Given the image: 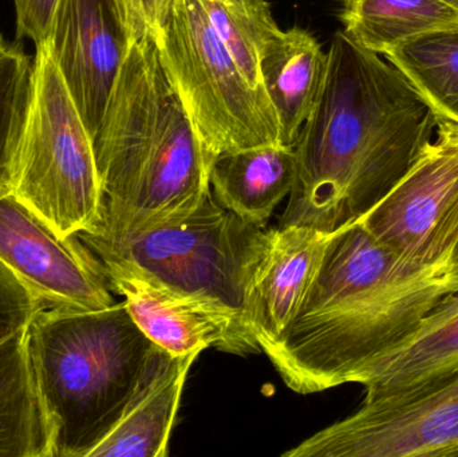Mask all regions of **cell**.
<instances>
[{"label":"cell","instance_id":"cell-17","mask_svg":"<svg viewBox=\"0 0 458 457\" xmlns=\"http://www.w3.org/2000/svg\"><path fill=\"white\" fill-rule=\"evenodd\" d=\"M0 457H55L27 327L0 343Z\"/></svg>","mask_w":458,"mask_h":457},{"label":"cell","instance_id":"cell-7","mask_svg":"<svg viewBox=\"0 0 458 457\" xmlns=\"http://www.w3.org/2000/svg\"><path fill=\"white\" fill-rule=\"evenodd\" d=\"M78 236L97 257L133 262L180 292L223 303L244 324L268 246V231L220 206L214 193L195 214L174 224L123 238Z\"/></svg>","mask_w":458,"mask_h":457},{"label":"cell","instance_id":"cell-3","mask_svg":"<svg viewBox=\"0 0 458 457\" xmlns=\"http://www.w3.org/2000/svg\"><path fill=\"white\" fill-rule=\"evenodd\" d=\"M93 144L104 217L88 235L123 238L182 222L212 193V161L155 40L131 45Z\"/></svg>","mask_w":458,"mask_h":457},{"label":"cell","instance_id":"cell-11","mask_svg":"<svg viewBox=\"0 0 458 457\" xmlns=\"http://www.w3.org/2000/svg\"><path fill=\"white\" fill-rule=\"evenodd\" d=\"M110 289L125 298L137 326L174 356L216 348L244 356L259 353L242 317L208 298L180 292L144 268L121 258H98Z\"/></svg>","mask_w":458,"mask_h":457},{"label":"cell","instance_id":"cell-5","mask_svg":"<svg viewBox=\"0 0 458 457\" xmlns=\"http://www.w3.org/2000/svg\"><path fill=\"white\" fill-rule=\"evenodd\" d=\"M7 190L58 235L91 233L104 217L93 139L47 45L38 46L26 120Z\"/></svg>","mask_w":458,"mask_h":457},{"label":"cell","instance_id":"cell-14","mask_svg":"<svg viewBox=\"0 0 458 457\" xmlns=\"http://www.w3.org/2000/svg\"><path fill=\"white\" fill-rule=\"evenodd\" d=\"M200 356L160 348L155 364L112 431L89 457H165L191 368Z\"/></svg>","mask_w":458,"mask_h":457},{"label":"cell","instance_id":"cell-6","mask_svg":"<svg viewBox=\"0 0 458 457\" xmlns=\"http://www.w3.org/2000/svg\"><path fill=\"white\" fill-rule=\"evenodd\" d=\"M156 45L212 164L225 153L282 144L266 91L232 58L199 0H177Z\"/></svg>","mask_w":458,"mask_h":457},{"label":"cell","instance_id":"cell-8","mask_svg":"<svg viewBox=\"0 0 458 457\" xmlns=\"http://www.w3.org/2000/svg\"><path fill=\"white\" fill-rule=\"evenodd\" d=\"M284 457H458V368L416 388L363 400Z\"/></svg>","mask_w":458,"mask_h":457},{"label":"cell","instance_id":"cell-27","mask_svg":"<svg viewBox=\"0 0 458 457\" xmlns=\"http://www.w3.org/2000/svg\"><path fill=\"white\" fill-rule=\"evenodd\" d=\"M457 263H458V262H457ZM457 263H456V265H457Z\"/></svg>","mask_w":458,"mask_h":457},{"label":"cell","instance_id":"cell-20","mask_svg":"<svg viewBox=\"0 0 458 457\" xmlns=\"http://www.w3.org/2000/svg\"><path fill=\"white\" fill-rule=\"evenodd\" d=\"M384 56L421 91L438 117L458 123V29L414 38Z\"/></svg>","mask_w":458,"mask_h":457},{"label":"cell","instance_id":"cell-19","mask_svg":"<svg viewBox=\"0 0 458 457\" xmlns=\"http://www.w3.org/2000/svg\"><path fill=\"white\" fill-rule=\"evenodd\" d=\"M344 31L371 53L432 32L458 29V10L445 0H342Z\"/></svg>","mask_w":458,"mask_h":457},{"label":"cell","instance_id":"cell-23","mask_svg":"<svg viewBox=\"0 0 458 457\" xmlns=\"http://www.w3.org/2000/svg\"><path fill=\"white\" fill-rule=\"evenodd\" d=\"M131 42H157L174 15L177 0H114Z\"/></svg>","mask_w":458,"mask_h":457},{"label":"cell","instance_id":"cell-9","mask_svg":"<svg viewBox=\"0 0 458 457\" xmlns=\"http://www.w3.org/2000/svg\"><path fill=\"white\" fill-rule=\"evenodd\" d=\"M360 223L408 265H456L458 123L440 118L437 136L424 155Z\"/></svg>","mask_w":458,"mask_h":457},{"label":"cell","instance_id":"cell-2","mask_svg":"<svg viewBox=\"0 0 458 457\" xmlns=\"http://www.w3.org/2000/svg\"><path fill=\"white\" fill-rule=\"evenodd\" d=\"M456 292L454 267L408 265L355 222L335 231L298 316L264 354L299 394L354 384Z\"/></svg>","mask_w":458,"mask_h":457},{"label":"cell","instance_id":"cell-16","mask_svg":"<svg viewBox=\"0 0 458 457\" xmlns=\"http://www.w3.org/2000/svg\"><path fill=\"white\" fill-rule=\"evenodd\" d=\"M295 179V149L283 144L225 153L211 168L217 203L260 227H266L275 208L290 196Z\"/></svg>","mask_w":458,"mask_h":457},{"label":"cell","instance_id":"cell-18","mask_svg":"<svg viewBox=\"0 0 458 457\" xmlns=\"http://www.w3.org/2000/svg\"><path fill=\"white\" fill-rule=\"evenodd\" d=\"M327 53L301 27L283 31L260 64L261 86L280 125L282 144L293 147L325 77Z\"/></svg>","mask_w":458,"mask_h":457},{"label":"cell","instance_id":"cell-1","mask_svg":"<svg viewBox=\"0 0 458 457\" xmlns=\"http://www.w3.org/2000/svg\"><path fill=\"white\" fill-rule=\"evenodd\" d=\"M438 121L397 67L336 32L293 145L295 184L279 225L334 233L360 222L424 155Z\"/></svg>","mask_w":458,"mask_h":457},{"label":"cell","instance_id":"cell-4","mask_svg":"<svg viewBox=\"0 0 458 457\" xmlns=\"http://www.w3.org/2000/svg\"><path fill=\"white\" fill-rule=\"evenodd\" d=\"M27 337L55 457H89L120 420L160 346L123 302L98 311L42 306Z\"/></svg>","mask_w":458,"mask_h":457},{"label":"cell","instance_id":"cell-10","mask_svg":"<svg viewBox=\"0 0 458 457\" xmlns=\"http://www.w3.org/2000/svg\"><path fill=\"white\" fill-rule=\"evenodd\" d=\"M0 263L45 306L112 308L104 266L80 236L64 238L8 190L0 192Z\"/></svg>","mask_w":458,"mask_h":457},{"label":"cell","instance_id":"cell-21","mask_svg":"<svg viewBox=\"0 0 458 457\" xmlns=\"http://www.w3.org/2000/svg\"><path fill=\"white\" fill-rule=\"evenodd\" d=\"M209 24L248 80L261 86L260 64L282 38L267 0H199Z\"/></svg>","mask_w":458,"mask_h":457},{"label":"cell","instance_id":"cell-22","mask_svg":"<svg viewBox=\"0 0 458 457\" xmlns=\"http://www.w3.org/2000/svg\"><path fill=\"white\" fill-rule=\"evenodd\" d=\"M42 302L0 263V343L29 326Z\"/></svg>","mask_w":458,"mask_h":457},{"label":"cell","instance_id":"cell-15","mask_svg":"<svg viewBox=\"0 0 458 457\" xmlns=\"http://www.w3.org/2000/svg\"><path fill=\"white\" fill-rule=\"evenodd\" d=\"M458 368V292L438 303L400 345L365 368L354 384L365 402L392 396L443 377Z\"/></svg>","mask_w":458,"mask_h":457},{"label":"cell","instance_id":"cell-12","mask_svg":"<svg viewBox=\"0 0 458 457\" xmlns=\"http://www.w3.org/2000/svg\"><path fill=\"white\" fill-rule=\"evenodd\" d=\"M45 43L94 139L133 45L114 0H61Z\"/></svg>","mask_w":458,"mask_h":457},{"label":"cell","instance_id":"cell-13","mask_svg":"<svg viewBox=\"0 0 458 457\" xmlns=\"http://www.w3.org/2000/svg\"><path fill=\"white\" fill-rule=\"evenodd\" d=\"M334 233L301 225H277L268 231V246L245 313V324L261 353L298 316Z\"/></svg>","mask_w":458,"mask_h":457},{"label":"cell","instance_id":"cell-26","mask_svg":"<svg viewBox=\"0 0 458 457\" xmlns=\"http://www.w3.org/2000/svg\"><path fill=\"white\" fill-rule=\"evenodd\" d=\"M454 274L456 275V278L458 279V263L457 265L454 266Z\"/></svg>","mask_w":458,"mask_h":457},{"label":"cell","instance_id":"cell-24","mask_svg":"<svg viewBox=\"0 0 458 457\" xmlns=\"http://www.w3.org/2000/svg\"><path fill=\"white\" fill-rule=\"evenodd\" d=\"M61 0H13L16 38H29L35 47L47 40Z\"/></svg>","mask_w":458,"mask_h":457},{"label":"cell","instance_id":"cell-25","mask_svg":"<svg viewBox=\"0 0 458 457\" xmlns=\"http://www.w3.org/2000/svg\"><path fill=\"white\" fill-rule=\"evenodd\" d=\"M445 2H448L449 4L454 5V7H456L458 10V0H445Z\"/></svg>","mask_w":458,"mask_h":457}]
</instances>
